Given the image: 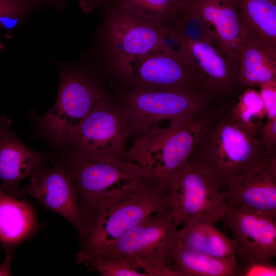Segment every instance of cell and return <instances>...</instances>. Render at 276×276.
Here are the masks:
<instances>
[{"instance_id": "6da1fadb", "label": "cell", "mask_w": 276, "mask_h": 276, "mask_svg": "<svg viewBox=\"0 0 276 276\" xmlns=\"http://www.w3.org/2000/svg\"><path fill=\"white\" fill-rule=\"evenodd\" d=\"M231 100L206 110L204 123L189 159L223 191L239 174L266 153L257 135L241 126L231 113Z\"/></svg>"}, {"instance_id": "7a4b0ae2", "label": "cell", "mask_w": 276, "mask_h": 276, "mask_svg": "<svg viewBox=\"0 0 276 276\" xmlns=\"http://www.w3.org/2000/svg\"><path fill=\"white\" fill-rule=\"evenodd\" d=\"M59 159L77 190L82 229L113 199L159 181L137 164L121 159L85 156L65 150L61 151Z\"/></svg>"}, {"instance_id": "3957f363", "label": "cell", "mask_w": 276, "mask_h": 276, "mask_svg": "<svg viewBox=\"0 0 276 276\" xmlns=\"http://www.w3.org/2000/svg\"><path fill=\"white\" fill-rule=\"evenodd\" d=\"M180 239L171 206L150 214L97 253L126 261L146 276H175L167 261Z\"/></svg>"}, {"instance_id": "277c9868", "label": "cell", "mask_w": 276, "mask_h": 276, "mask_svg": "<svg viewBox=\"0 0 276 276\" xmlns=\"http://www.w3.org/2000/svg\"><path fill=\"white\" fill-rule=\"evenodd\" d=\"M163 181L126 192L100 209L78 235L81 250L98 252L150 214L171 207Z\"/></svg>"}, {"instance_id": "5b68a950", "label": "cell", "mask_w": 276, "mask_h": 276, "mask_svg": "<svg viewBox=\"0 0 276 276\" xmlns=\"http://www.w3.org/2000/svg\"><path fill=\"white\" fill-rule=\"evenodd\" d=\"M210 94L137 88L124 98L122 108L130 136L135 138L173 128L203 113Z\"/></svg>"}, {"instance_id": "8992f818", "label": "cell", "mask_w": 276, "mask_h": 276, "mask_svg": "<svg viewBox=\"0 0 276 276\" xmlns=\"http://www.w3.org/2000/svg\"><path fill=\"white\" fill-rule=\"evenodd\" d=\"M104 98L88 76L71 68L62 67L55 105L47 113L35 118L39 135L60 151L79 125Z\"/></svg>"}, {"instance_id": "52a82bcc", "label": "cell", "mask_w": 276, "mask_h": 276, "mask_svg": "<svg viewBox=\"0 0 276 276\" xmlns=\"http://www.w3.org/2000/svg\"><path fill=\"white\" fill-rule=\"evenodd\" d=\"M206 110L173 128L135 139L121 159L137 164L159 181L166 180L189 159L203 128Z\"/></svg>"}, {"instance_id": "ba28073f", "label": "cell", "mask_w": 276, "mask_h": 276, "mask_svg": "<svg viewBox=\"0 0 276 276\" xmlns=\"http://www.w3.org/2000/svg\"><path fill=\"white\" fill-rule=\"evenodd\" d=\"M163 182L178 228L197 218L222 222L230 208L210 176L189 159Z\"/></svg>"}, {"instance_id": "9c48e42d", "label": "cell", "mask_w": 276, "mask_h": 276, "mask_svg": "<svg viewBox=\"0 0 276 276\" xmlns=\"http://www.w3.org/2000/svg\"><path fill=\"white\" fill-rule=\"evenodd\" d=\"M130 136L127 117L122 107L105 97L60 151L88 157L121 159Z\"/></svg>"}, {"instance_id": "30bf717a", "label": "cell", "mask_w": 276, "mask_h": 276, "mask_svg": "<svg viewBox=\"0 0 276 276\" xmlns=\"http://www.w3.org/2000/svg\"><path fill=\"white\" fill-rule=\"evenodd\" d=\"M173 40L184 63L216 100H229L242 88L239 61L220 48L214 35Z\"/></svg>"}, {"instance_id": "8fae6325", "label": "cell", "mask_w": 276, "mask_h": 276, "mask_svg": "<svg viewBox=\"0 0 276 276\" xmlns=\"http://www.w3.org/2000/svg\"><path fill=\"white\" fill-rule=\"evenodd\" d=\"M120 71L138 88L211 95L172 45L134 59Z\"/></svg>"}, {"instance_id": "7c38bea8", "label": "cell", "mask_w": 276, "mask_h": 276, "mask_svg": "<svg viewBox=\"0 0 276 276\" xmlns=\"http://www.w3.org/2000/svg\"><path fill=\"white\" fill-rule=\"evenodd\" d=\"M170 35L167 26L123 10L109 19L106 38L109 53L120 71L134 59L170 46L167 42Z\"/></svg>"}, {"instance_id": "4fadbf2b", "label": "cell", "mask_w": 276, "mask_h": 276, "mask_svg": "<svg viewBox=\"0 0 276 276\" xmlns=\"http://www.w3.org/2000/svg\"><path fill=\"white\" fill-rule=\"evenodd\" d=\"M48 164L29 178V184L21 188L19 196L35 198L46 208L70 221L79 234L82 229V221L77 188L60 159L55 160L51 167Z\"/></svg>"}, {"instance_id": "5bb4252c", "label": "cell", "mask_w": 276, "mask_h": 276, "mask_svg": "<svg viewBox=\"0 0 276 276\" xmlns=\"http://www.w3.org/2000/svg\"><path fill=\"white\" fill-rule=\"evenodd\" d=\"M221 193L229 206L244 207L276 218V153H266Z\"/></svg>"}, {"instance_id": "9a60e30c", "label": "cell", "mask_w": 276, "mask_h": 276, "mask_svg": "<svg viewBox=\"0 0 276 276\" xmlns=\"http://www.w3.org/2000/svg\"><path fill=\"white\" fill-rule=\"evenodd\" d=\"M275 218L248 208L230 206L222 222L233 236L237 258L273 260L276 257Z\"/></svg>"}, {"instance_id": "2e32d148", "label": "cell", "mask_w": 276, "mask_h": 276, "mask_svg": "<svg viewBox=\"0 0 276 276\" xmlns=\"http://www.w3.org/2000/svg\"><path fill=\"white\" fill-rule=\"evenodd\" d=\"M10 126L11 122L0 127V188L17 197L20 182L53 158L48 152H38L26 145L10 130Z\"/></svg>"}, {"instance_id": "e0dca14e", "label": "cell", "mask_w": 276, "mask_h": 276, "mask_svg": "<svg viewBox=\"0 0 276 276\" xmlns=\"http://www.w3.org/2000/svg\"><path fill=\"white\" fill-rule=\"evenodd\" d=\"M189 8L211 30L220 48L239 61V49L245 35L237 0H186Z\"/></svg>"}, {"instance_id": "ac0fdd59", "label": "cell", "mask_w": 276, "mask_h": 276, "mask_svg": "<svg viewBox=\"0 0 276 276\" xmlns=\"http://www.w3.org/2000/svg\"><path fill=\"white\" fill-rule=\"evenodd\" d=\"M39 226L29 201L10 195L0 188V243L4 248L14 250L33 236Z\"/></svg>"}, {"instance_id": "d6986e66", "label": "cell", "mask_w": 276, "mask_h": 276, "mask_svg": "<svg viewBox=\"0 0 276 276\" xmlns=\"http://www.w3.org/2000/svg\"><path fill=\"white\" fill-rule=\"evenodd\" d=\"M175 276H240L236 255L218 257L192 249L180 240L167 259Z\"/></svg>"}, {"instance_id": "ffe728a7", "label": "cell", "mask_w": 276, "mask_h": 276, "mask_svg": "<svg viewBox=\"0 0 276 276\" xmlns=\"http://www.w3.org/2000/svg\"><path fill=\"white\" fill-rule=\"evenodd\" d=\"M237 1L239 18L245 34L276 58V2Z\"/></svg>"}, {"instance_id": "44dd1931", "label": "cell", "mask_w": 276, "mask_h": 276, "mask_svg": "<svg viewBox=\"0 0 276 276\" xmlns=\"http://www.w3.org/2000/svg\"><path fill=\"white\" fill-rule=\"evenodd\" d=\"M180 229V240L192 249L222 258L236 255L237 247L234 239L222 232L213 221L195 219Z\"/></svg>"}, {"instance_id": "7402d4cb", "label": "cell", "mask_w": 276, "mask_h": 276, "mask_svg": "<svg viewBox=\"0 0 276 276\" xmlns=\"http://www.w3.org/2000/svg\"><path fill=\"white\" fill-rule=\"evenodd\" d=\"M239 54L242 88L260 87L266 83L276 81V58L245 33Z\"/></svg>"}, {"instance_id": "603a6c76", "label": "cell", "mask_w": 276, "mask_h": 276, "mask_svg": "<svg viewBox=\"0 0 276 276\" xmlns=\"http://www.w3.org/2000/svg\"><path fill=\"white\" fill-rule=\"evenodd\" d=\"M186 0H119L123 10L143 20L166 26L183 7Z\"/></svg>"}, {"instance_id": "cb8c5ba5", "label": "cell", "mask_w": 276, "mask_h": 276, "mask_svg": "<svg viewBox=\"0 0 276 276\" xmlns=\"http://www.w3.org/2000/svg\"><path fill=\"white\" fill-rule=\"evenodd\" d=\"M231 113L241 126L257 136L259 128L267 118L260 91L252 87L245 88L237 102H233Z\"/></svg>"}, {"instance_id": "d4e9b609", "label": "cell", "mask_w": 276, "mask_h": 276, "mask_svg": "<svg viewBox=\"0 0 276 276\" xmlns=\"http://www.w3.org/2000/svg\"><path fill=\"white\" fill-rule=\"evenodd\" d=\"M76 262L84 264L88 270L96 271L102 276H146L126 261L107 257L97 252L80 250Z\"/></svg>"}, {"instance_id": "484cf974", "label": "cell", "mask_w": 276, "mask_h": 276, "mask_svg": "<svg viewBox=\"0 0 276 276\" xmlns=\"http://www.w3.org/2000/svg\"><path fill=\"white\" fill-rule=\"evenodd\" d=\"M44 5L41 0H0V27L16 26L32 11Z\"/></svg>"}, {"instance_id": "4316f807", "label": "cell", "mask_w": 276, "mask_h": 276, "mask_svg": "<svg viewBox=\"0 0 276 276\" xmlns=\"http://www.w3.org/2000/svg\"><path fill=\"white\" fill-rule=\"evenodd\" d=\"M237 259L240 268V276L276 275V266L274 260Z\"/></svg>"}, {"instance_id": "83f0119b", "label": "cell", "mask_w": 276, "mask_h": 276, "mask_svg": "<svg viewBox=\"0 0 276 276\" xmlns=\"http://www.w3.org/2000/svg\"><path fill=\"white\" fill-rule=\"evenodd\" d=\"M258 137L266 153H276V119H266L258 130Z\"/></svg>"}, {"instance_id": "f1b7e54d", "label": "cell", "mask_w": 276, "mask_h": 276, "mask_svg": "<svg viewBox=\"0 0 276 276\" xmlns=\"http://www.w3.org/2000/svg\"><path fill=\"white\" fill-rule=\"evenodd\" d=\"M259 88L266 112V119H276V81L266 83Z\"/></svg>"}, {"instance_id": "f546056e", "label": "cell", "mask_w": 276, "mask_h": 276, "mask_svg": "<svg viewBox=\"0 0 276 276\" xmlns=\"http://www.w3.org/2000/svg\"><path fill=\"white\" fill-rule=\"evenodd\" d=\"M6 250L5 259L2 265H0V276L12 275L11 272V264L14 250L8 249Z\"/></svg>"}, {"instance_id": "4dcf8cb0", "label": "cell", "mask_w": 276, "mask_h": 276, "mask_svg": "<svg viewBox=\"0 0 276 276\" xmlns=\"http://www.w3.org/2000/svg\"><path fill=\"white\" fill-rule=\"evenodd\" d=\"M5 48V45L3 43L0 42V53L3 51ZM10 120L6 117H0V127L8 123Z\"/></svg>"}, {"instance_id": "1f68e13d", "label": "cell", "mask_w": 276, "mask_h": 276, "mask_svg": "<svg viewBox=\"0 0 276 276\" xmlns=\"http://www.w3.org/2000/svg\"><path fill=\"white\" fill-rule=\"evenodd\" d=\"M45 4L46 3H50L51 4H53L58 7L59 8V9L61 7H63V4L64 0H41Z\"/></svg>"}, {"instance_id": "d6a6232c", "label": "cell", "mask_w": 276, "mask_h": 276, "mask_svg": "<svg viewBox=\"0 0 276 276\" xmlns=\"http://www.w3.org/2000/svg\"><path fill=\"white\" fill-rule=\"evenodd\" d=\"M274 1L276 2V0H273Z\"/></svg>"}]
</instances>
